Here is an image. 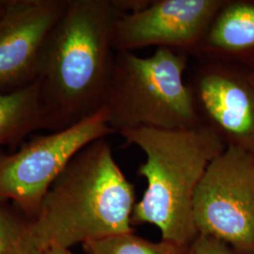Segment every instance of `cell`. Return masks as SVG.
<instances>
[{
	"mask_svg": "<svg viewBox=\"0 0 254 254\" xmlns=\"http://www.w3.org/2000/svg\"><path fill=\"white\" fill-rule=\"evenodd\" d=\"M121 15L113 0H68L46 41L37 78L50 132L103 108L116 53L113 27Z\"/></svg>",
	"mask_w": 254,
	"mask_h": 254,
	"instance_id": "6da1fadb",
	"label": "cell"
},
{
	"mask_svg": "<svg viewBox=\"0 0 254 254\" xmlns=\"http://www.w3.org/2000/svg\"><path fill=\"white\" fill-rule=\"evenodd\" d=\"M133 184L116 162L107 137L85 147L56 179L31 230L39 249L68 248L134 233Z\"/></svg>",
	"mask_w": 254,
	"mask_h": 254,
	"instance_id": "7a4b0ae2",
	"label": "cell"
},
{
	"mask_svg": "<svg viewBox=\"0 0 254 254\" xmlns=\"http://www.w3.org/2000/svg\"><path fill=\"white\" fill-rule=\"evenodd\" d=\"M126 145L145 154L137 174L147 189L136 202L132 225L151 224L161 239L189 247L197 236L193 220L196 190L209 164L226 146L206 127L165 130L151 127L128 129L119 134Z\"/></svg>",
	"mask_w": 254,
	"mask_h": 254,
	"instance_id": "3957f363",
	"label": "cell"
},
{
	"mask_svg": "<svg viewBox=\"0 0 254 254\" xmlns=\"http://www.w3.org/2000/svg\"><path fill=\"white\" fill-rule=\"evenodd\" d=\"M189 55L157 48L153 55L116 52L103 108L114 133L138 127H201L184 74Z\"/></svg>",
	"mask_w": 254,
	"mask_h": 254,
	"instance_id": "277c9868",
	"label": "cell"
},
{
	"mask_svg": "<svg viewBox=\"0 0 254 254\" xmlns=\"http://www.w3.org/2000/svg\"><path fill=\"white\" fill-rule=\"evenodd\" d=\"M113 134L104 108L80 123L39 135L17 151L0 152V202H9L34 218L47 191L85 147Z\"/></svg>",
	"mask_w": 254,
	"mask_h": 254,
	"instance_id": "5b68a950",
	"label": "cell"
},
{
	"mask_svg": "<svg viewBox=\"0 0 254 254\" xmlns=\"http://www.w3.org/2000/svg\"><path fill=\"white\" fill-rule=\"evenodd\" d=\"M193 220L197 235L254 254V155L227 146L209 164L195 192Z\"/></svg>",
	"mask_w": 254,
	"mask_h": 254,
	"instance_id": "8992f818",
	"label": "cell"
},
{
	"mask_svg": "<svg viewBox=\"0 0 254 254\" xmlns=\"http://www.w3.org/2000/svg\"><path fill=\"white\" fill-rule=\"evenodd\" d=\"M187 84L201 127L254 156V73L199 60Z\"/></svg>",
	"mask_w": 254,
	"mask_h": 254,
	"instance_id": "52a82bcc",
	"label": "cell"
},
{
	"mask_svg": "<svg viewBox=\"0 0 254 254\" xmlns=\"http://www.w3.org/2000/svg\"><path fill=\"white\" fill-rule=\"evenodd\" d=\"M224 0H150L144 8L119 16L113 27L115 52L156 46L195 56L211 20Z\"/></svg>",
	"mask_w": 254,
	"mask_h": 254,
	"instance_id": "ba28073f",
	"label": "cell"
},
{
	"mask_svg": "<svg viewBox=\"0 0 254 254\" xmlns=\"http://www.w3.org/2000/svg\"><path fill=\"white\" fill-rule=\"evenodd\" d=\"M68 0H8L0 17V91L36 81L46 41Z\"/></svg>",
	"mask_w": 254,
	"mask_h": 254,
	"instance_id": "9c48e42d",
	"label": "cell"
},
{
	"mask_svg": "<svg viewBox=\"0 0 254 254\" xmlns=\"http://www.w3.org/2000/svg\"><path fill=\"white\" fill-rule=\"evenodd\" d=\"M254 55V2L224 0L211 20L195 58L229 63Z\"/></svg>",
	"mask_w": 254,
	"mask_h": 254,
	"instance_id": "30bf717a",
	"label": "cell"
},
{
	"mask_svg": "<svg viewBox=\"0 0 254 254\" xmlns=\"http://www.w3.org/2000/svg\"><path fill=\"white\" fill-rule=\"evenodd\" d=\"M48 127L38 79L14 91H0V147L17 143L34 131L48 130Z\"/></svg>",
	"mask_w": 254,
	"mask_h": 254,
	"instance_id": "8fae6325",
	"label": "cell"
},
{
	"mask_svg": "<svg viewBox=\"0 0 254 254\" xmlns=\"http://www.w3.org/2000/svg\"><path fill=\"white\" fill-rule=\"evenodd\" d=\"M0 254H44L31 230V218L9 202H0Z\"/></svg>",
	"mask_w": 254,
	"mask_h": 254,
	"instance_id": "7c38bea8",
	"label": "cell"
},
{
	"mask_svg": "<svg viewBox=\"0 0 254 254\" xmlns=\"http://www.w3.org/2000/svg\"><path fill=\"white\" fill-rule=\"evenodd\" d=\"M82 246L86 254H186L189 248L163 239L154 242L135 233L109 236Z\"/></svg>",
	"mask_w": 254,
	"mask_h": 254,
	"instance_id": "4fadbf2b",
	"label": "cell"
},
{
	"mask_svg": "<svg viewBox=\"0 0 254 254\" xmlns=\"http://www.w3.org/2000/svg\"><path fill=\"white\" fill-rule=\"evenodd\" d=\"M186 254H239L232 247L214 237L197 235Z\"/></svg>",
	"mask_w": 254,
	"mask_h": 254,
	"instance_id": "5bb4252c",
	"label": "cell"
},
{
	"mask_svg": "<svg viewBox=\"0 0 254 254\" xmlns=\"http://www.w3.org/2000/svg\"><path fill=\"white\" fill-rule=\"evenodd\" d=\"M44 254H73L71 251L68 248H64V247H59L55 246L46 249L44 252Z\"/></svg>",
	"mask_w": 254,
	"mask_h": 254,
	"instance_id": "9a60e30c",
	"label": "cell"
},
{
	"mask_svg": "<svg viewBox=\"0 0 254 254\" xmlns=\"http://www.w3.org/2000/svg\"><path fill=\"white\" fill-rule=\"evenodd\" d=\"M8 3V0H0V17L4 11V9Z\"/></svg>",
	"mask_w": 254,
	"mask_h": 254,
	"instance_id": "2e32d148",
	"label": "cell"
}]
</instances>
